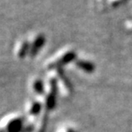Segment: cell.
Instances as JSON below:
<instances>
[{"label": "cell", "instance_id": "277c9868", "mask_svg": "<svg viewBox=\"0 0 132 132\" xmlns=\"http://www.w3.org/2000/svg\"><path fill=\"white\" fill-rule=\"evenodd\" d=\"M30 51V48H29V43L28 41H24L21 45L20 49H19V57L23 58L25 56L27 55L28 52H29Z\"/></svg>", "mask_w": 132, "mask_h": 132}, {"label": "cell", "instance_id": "3957f363", "mask_svg": "<svg viewBox=\"0 0 132 132\" xmlns=\"http://www.w3.org/2000/svg\"><path fill=\"white\" fill-rule=\"evenodd\" d=\"M76 65L78 66L79 68H81L82 70L85 71L87 72H91L95 70V66L92 62H87V61H77L76 62Z\"/></svg>", "mask_w": 132, "mask_h": 132}, {"label": "cell", "instance_id": "5b68a950", "mask_svg": "<svg viewBox=\"0 0 132 132\" xmlns=\"http://www.w3.org/2000/svg\"><path fill=\"white\" fill-rule=\"evenodd\" d=\"M34 89L36 92H41L42 91V82L40 80H36L34 82Z\"/></svg>", "mask_w": 132, "mask_h": 132}, {"label": "cell", "instance_id": "6da1fadb", "mask_svg": "<svg viewBox=\"0 0 132 132\" xmlns=\"http://www.w3.org/2000/svg\"><path fill=\"white\" fill-rule=\"evenodd\" d=\"M75 58H76V54H75V52H67V53L64 54V55H62L59 60H57L56 62H54L53 63L51 64L49 68H51V69L59 68V67H61V66L63 65V64L71 62L72 61H73Z\"/></svg>", "mask_w": 132, "mask_h": 132}, {"label": "cell", "instance_id": "7a4b0ae2", "mask_svg": "<svg viewBox=\"0 0 132 132\" xmlns=\"http://www.w3.org/2000/svg\"><path fill=\"white\" fill-rule=\"evenodd\" d=\"M45 36L42 34H39L37 38L35 39V40L33 41L32 45L30 47V51H29V55L31 57H34L35 55H37V53L39 52V51L40 50V48L44 45L45 43Z\"/></svg>", "mask_w": 132, "mask_h": 132}]
</instances>
